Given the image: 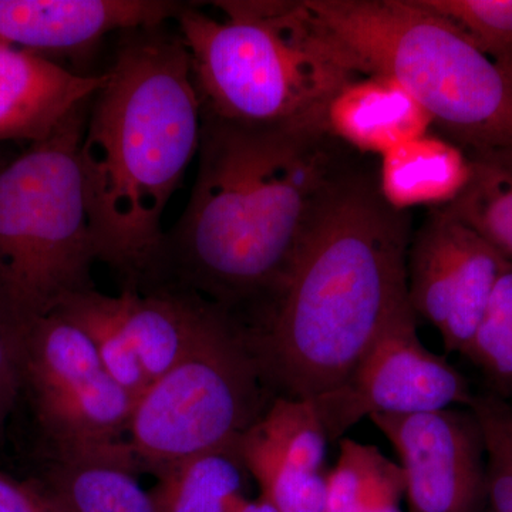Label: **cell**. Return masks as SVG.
Returning <instances> with one entry per match:
<instances>
[{"mask_svg": "<svg viewBox=\"0 0 512 512\" xmlns=\"http://www.w3.org/2000/svg\"><path fill=\"white\" fill-rule=\"evenodd\" d=\"M473 163L461 148L427 133L380 157L377 183L387 204L400 211L419 205L446 207L470 183Z\"/></svg>", "mask_w": 512, "mask_h": 512, "instance_id": "17", "label": "cell"}, {"mask_svg": "<svg viewBox=\"0 0 512 512\" xmlns=\"http://www.w3.org/2000/svg\"><path fill=\"white\" fill-rule=\"evenodd\" d=\"M315 35L359 76L393 77L471 161L512 157V70L420 0H303Z\"/></svg>", "mask_w": 512, "mask_h": 512, "instance_id": "4", "label": "cell"}, {"mask_svg": "<svg viewBox=\"0 0 512 512\" xmlns=\"http://www.w3.org/2000/svg\"><path fill=\"white\" fill-rule=\"evenodd\" d=\"M328 441L312 399L278 396L239 444L288 466L322 473Z\"/></svg>", "mask_w": 512, "mask_h": 512, "instance_id": "20", "label": "cell"}, {"mask_svg": "<svg viewBox=\"0 0 512 512\" xmlns=\"http://www.w3.org/2000/svg\"><path fill=\"white\" fill-rule=\"evenodd\" d=\"M471 163L470 183L446 208L512 262V157Z\"/></svg>", "mask_w": 512, "mask_h": 512, "instance_id": "22", "label": "cell"}, {"mask_svg": "<svg viewBox=\"0 0 512 512\" xmlns=\"http://www.w3.org/2000/svg\"><path fill=\"white\" fill-rule=\"evenodd\" d=\"M198 173L150 284L198 293L252 328L363 156L325 123L249 127L202 116Z\"/></svg>", "mask_w": 512, "mask_h": 512, "instance_id": "1", "label": "cell"}, {"mask_svg": "<svg viewBox=\"0 0 512 512\" xmlns=\"http://www.w3.org/2000/svg\"><path fill=\"white\" fill-rule=\"evenodd\" d=\"M56 312L83 330L109 375L137 402L150 382L121 326L113 296L92 289L73 296Z\"/></svg>", "mask_w": 512, "mask_h": 512, "instance_id": "21", "label": "cell"}, {"mask_svg": "<svg viewBox=\"0 0 512 512\" xmlns=\"http://www.w3.org/2000/svg\"><path fill=\"white\" fill-rule=\"evenodd\" d=\"M468 42L512 70V0H420Z\"/></svg>", "mask_w": 512, "mask_h": 512, "instance_id": "24", "label": "cell"}, {"mask_svg": "<svg viewBox=\"0 0 512 512\" xmlns=\"http://www.w3.org/2000/svg\"><path fill=\"white\" fill-rule=\"evenodd\" d=\"M461 355L480 370L488 393L512 402V262L501 272L476 333Z\"/></svg>", "mask_w": 512, "mask_h": 512, "instance_id": "23", "label": "cell"}, {"mask_svg": "<svg viewBox=\"0 0 512 512\" xmlns=\"http://www.w3.org/2000/svg\"><path fill=\"white\" fill-rule=\"evenodd\" d=\"M104 76L80 143L84 201L97 261L140 289L160 259L165 208L200 150L201 103L167 23L120 33Z\"/></svg>", "mask_w": 512, "mask_h": 512, "instance_id": "3", "label": "cell"}, {"mask_svg": "<svg viewBox=\"0 0 512 512\" xmlns=\"http://www.w3.org/2000/svg\"><path fill=\"white\" fill-rule=\"evenodd\" d=\"M0 512H53L35 483H23L0 471Z\"/></svg>", "mask_w": 512, "mask_h": 512, "instance_id": "28", "label": "cell"}, {"mask_svg": "<svg viewBox=\"0 0 512 512\" xmlns=\"http://www.w3.org/2000/svg\"><path fill=\"white\" fill-rule=\"evenodd\" d=\"M2 167H3V165H2V160H0V168H2Z\"/></svg>", "mask_w": 512, "mask_h": 512, "instance_id": "31", "label": "cell"}, {"mask_svg": "<svg viewBox=\"0 0 512 512\" xmlns=\"http://www.w3.org/2000/svg\"><path fill=\"white\" fill-rule=\"evenodd\" d=\"M268 384L247 326L222 311L194 346L134 403L126 441L151 473L237 446L266 410Z\"/></svg>", "mask_w": 512, "mask_h": 512, "instance_id": "7", "label": "cell"}, {"mask_svg": "<svg viewBox=\"0 0 512 512\" xmlns=\"http://www.w3.org/2000/svg\"><path fill=\"white\" fill-rule=\"evenodd\" d=\"M508 259L446 207L433 208L407 256L416 316L439 330L448 353H463Z\"/></svg>", "mask_w": 512, "mask_h": 512, "instance_id": "10", "label": "cell"}, {"mask_svg": "<svg viewBox=\"0 0 512 512\" xmlns=\"http://www.w3.org/2000/svg\"><path fill=\"white\" fill-rule=\"evenodd\" d=\"M138 468L127 441H121L55 454L37 485L53 512H158L151 491L138 481Z\"/></svg>", "mask_w": 512, "mask_h": 512, "instance_id": "16", "label": "cell"}, {"mask_svg": "<svg viewBox=\"0 0 512 512\" xmlns=\"http://www.w3.org/2000/svg\"><path fill=\"white\" fill-rule=\"evenodd\" d=\"M403 494L399 464L379 448L346 439L338 464L326 476L323 512H402Z\"/></svg>", "mask_w": 512, "mask_h": 512, "instance_id": "19", "label": "cell"}, {"mask_svg": "<svg viewBox=\"0 0 512 512\" xmlns=\"http://www.w3.org/2000/svg\"><path fill=\"white\" fill-rule=\"evenodd\" d=\"M13 406H15V404L10 403L8 400L2 399V397H0V434H2L6 419H8L10 412H12Z\"/></svg>", "mask_w": 512, "mask_h": 512, "instance_id": "30", "label": "cell"}, {"mask_svg": "<svg viewBox=\"0 0 512 512\" xmlns=\"http://www.w3.org/2000/svg\"><path fill=\"white\" fill-rule=\"evenodd\" d=\"M231 512H279L276 510L274 505L268 503L265 498L259 497L258 500H247L242 501L237 508H234Z\"/></svg>", "mask_w": 512, "mask_h": 512, "instance_id": "29", "label": "cell"}, {"mask_svg": "<svg viewBox=\"0 0 512 512\" xmlns=\"http://www.w3.org/2000/svg\"><path fill=\"white\" fill-rule=\"evenodd\" d=\"M473 397L466 377L421 343L409 299L394 312L348 380L312 400L332 441L363 417L441 412L468 407Z\"/></svg>", "mask_w": 512, "mask_h": 512, "instance_id": "9", "label": "cell"}, {"mask_svg": "<svg viewBox=\"0 0 512 512\" xmlns=\"http://www.w3.org/2000/svg\"><path fill=\"white\" fill-rule=\"evenodd\" d=\"M249 476L261 488V497L279 512H323L326 476L281 463L239 444Z\"/></svg>", "mask_w": 512, "mask_h": 512, "instance_id": "25", "label": "cell"}, {"mask_svg": "<svg viewBox=\"0 0 512 512\" xmlns=\"http://www.w3.org/2000/svg\"><path fill=\"white\" fill-rule=\"evenodd\" d=\"M410 211L387 204L363 165L340 188L296 256L284 288L248 329L268 387L315 399L338 389L409 301Z\"/></svg>", "mask_w": 512, "mask_h": 512, "instance_id": "2", "label": "cell"}, {"mask_svg": "<svg viewBox=\"0 0 512 512\" xmlns=\"http://www.w3.org/2000/svg\"><path fill=\"white\" fill-rule=\"evenodd\" d=\"M23 390V339L0 330V397L15 404Z\"/></svg>", "mask_w": 512, "mask_h": 512, "instance_id": "27", "label": "cell"}, {"mask_svg": "<svg viewBox=\"0 0 512 512\" xmlns=\"http://www.w3.org/2000/svg\"><path fill=\"white\" fill-rule=\"evenodd\" d=\"M113 301L150 383L177 365L225 311L198 293L170 285L123 288Z\"/></svg>", "mask_w": 512, "mask_h": 512, "instance_id": "14", "label": "cell"}, {"mask_svg": "<svg viewBox=\"0 0 512 512\" xmlns=\"http://www.w3.org/2000/svg\"><path fill=\"white\" fill-rule=\"evenodd\" d=\"M248 476L238 443L167 468L151 495L158 512H231L248 498Z\"/></svg>", "mask_w": 512, "mask_h": 512, "instance_id": "18", "label": "cell"}, {"mask_svg": "<svg viewBox=\"0 0 512 512\" xmlns=\"http://www.w3.org/2000/svg\"><path fill=\"white\" fill-rule=\"evenodd\" d=\"M212 5L224 19L192 5L174 18L202 116L249 127L325 123L330 100L359 77L315 35L301 2Z\"/></svg>", "mask_w": 512, "mask_h": 512, "instance_id": "5", "label": "cell"}, {"mask_svg": "<svg viewBox=\"0 0 512 512\" xmlns=\"http://www.w3.org/2000/svg\"><path fill=\"white\" fill-rule=\"evenodd\" d=\"M326 128L360 156H379L430 133L433 121L419 101L383 74L359 76L330 100Z\"/></svg>", "mask_w": 512, "mask_h": 512, "instance_id": "15", "label": "cell"}, {"mask_svg": "<svg viewBox=\"0 0 512 512\" xmlns=\"http://www.w3.org/2000/svg\"><path fill=\"white\" fill-rule=\"evenodd\" d=\"M90 101L0 168V330L19 339L73 296L96 289L79 167Z\"/></svg>", "mask_w": 512, "mask_h": 512, "instance_id": "6", "label": "cell"}, {"mask_svg": "<svg viewBox=\"0 0 512 512\" xmlns=\"http://www.w3.org/2000/svg\"><path fill=\"white\" fill-rule=\"evenodd\" d=\"M104 80V74L73 73L53 60L0 46V141L43 140Z\"/></svg>", "mask_w": 512, "mask_h": 512, "instance_id": "13", "label": "cell"}, {"mask_svg": "<svg viewBox=\"0 0 512 512\" xmlns=\"http://www.w3.org/2000/svg\"><path fill=\"white\" fill-rule=\"evenodd\" d=\"M181 6L164 0H0V46L47 60L79 55L110 33L164 25Z\"/></svg>", "mask_w": 512, "mask_h": 512, "instance_id": "12", "label": "cell"}, {"mask_svg": "<svg viewBox=\"0 0 512 512\" xmlns=\"http://www.w3.org/2000/svg\"><path fill=\"white\" fill-rule=\"evenodd\" d=\"M468 409L483 431L488 501L494 512H512V402L488 392L474 394Z\"/></svg>", "mask_w": 512, "mask_h": 512, "instance_id": "26", "label": "cell"}, {"mask_svg": "<svg viewBox=\"0 0 512 512\" xmlns=\"http://www.w3.org/2000/svg\"><path fill=\"white\" fill-rule=\"evenodd\" d=\"M369 419L400 458L409 512H483L487 456L468 407Z\"/></svg>", "mask_w": 512, "mask_h": 512, "instance_id": "11", "label": "cell"}, {"mask_svg": "<svg viewBox=\"0 0 512 512\" xmlns=\"http://www.w3.org/2000/svg\"><path fill=\"white\" fill-rule=\"evenodd\" d=\"M23 390L55 454L126 441L136 400L60 312L40 319L23 339Z\"/></svg>", "mask_w": 512, "mask_h": 512, "instance_id": "8", "label": "cell"}]
</instances>
